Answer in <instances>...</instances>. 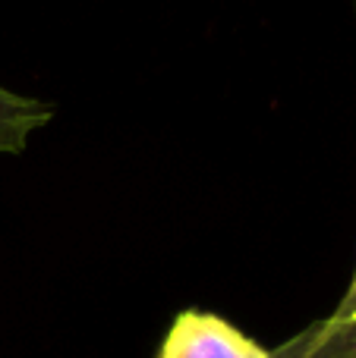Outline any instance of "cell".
I'll return each mask as SVG.
<instances>
[{
    "label": "cell",
    "instance_id": "3",
    "mask_svg": "<svg viewBox=\"0 0 356 358\" xmlns=\"http://www.w3.org/2000/svg\"><path fill=\"white\" fill-rule=\"evenodd\" d=\"M54 117L50 104L0 85V155H16Z\"/></svg>",
    "mask_w": 356,
    "mask_h": 358
},
{
    "label": "cell",
    "instance_id": "2",
    "mask_svg": "<svg viewBox=\"0 0 356 358\" xmlns=\"http://www.w3.org/2000/svg\"><path fill=\"white\" fill-rule=\"evenodd\" d=\"M271 358H356V321L322 317L278 346Z\"/></svg>",
    "mask_w": 356,
    "mask_h": 358
},
{
    "label": "cell",
    "instance_id": "1",
    "mask_svg": "<svg viewBox=\"0 0 356 358\" xmlns=\"http://www.w3.org/2000/svg\"><path fill=\"white\" fill-rule=\"evenodd\" d=\"M158 358H271V352L231 321L193 308L174 317Z\"/></svg>",
    "mask_w": 356,
    "mask_h": 358
},
{
    "label": "cell",
    "instance_id": "4",
    "mask_svg": "<svg viewBox=\"0 0 356 358\" xmlns=\"http://www.w3.org/2000/svg\"><path fill=\"white\" fill-rule=\"evenodd\" d=\"M328 321H356V271H353V280L347 286V292L341 296L338 308L328 315Z\"/></svg>",
    "mask_w": 356,
    "mask_h": 358
}]
</instances>
